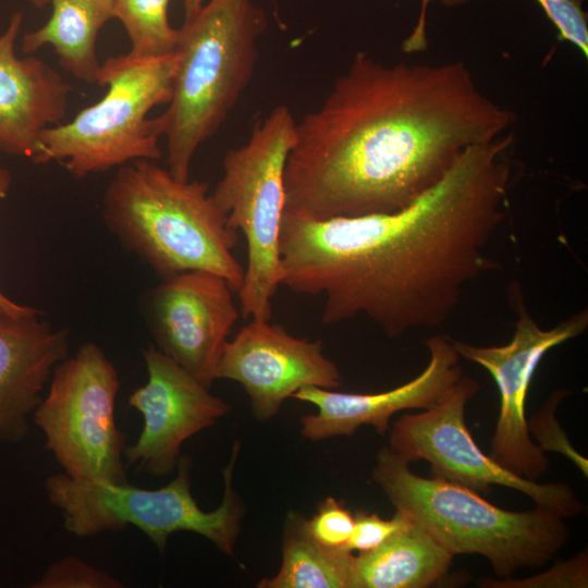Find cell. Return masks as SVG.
I'll use <instances>...</instances> for the list:
<instances>
[{"instance_id": "obj_11", "label": "cell", "mask_w": 588, "mask_h": 588, "mask_svg": "<svg viewBox=\"0 0 588 588\" xmlns=\"http://www.w3.org/2000/svg\"><path fill=\"white\" fill-rule=\"evenodd\" d=\"M509 298L517 320L507 344L478 346L453 340V345L460 357L481 366L491 375L500 393L490 457L517 476L537 480L548 471L549 460L529 433L525 413L527 392L543 356L587 330L588 310L573 314L546 330L527 311L518 284L510 285Z\"/></svg>"}, {"instance_id": "obj_29", "label": "cell", "mask_w": 588, "mask_h": 588, "mask_svg": "<svg viewBox=\"0 0 588 588\" xmlns=\"http://www.w3.org/2000/svg\"><path fill=\"white\" fill-rule=\"evenodd\" d=\"M0 307L14 316H24L39 311V309L16 304L0 291Z\"/></svg>"}, {"instance_id": "obj_28", "label": "cell", "mask_w": 588, "mask_h": 588, "mask_svg": "<svg viewBox=\"0 0 588 588\" xmlns=\"http://www.w3.org/2000/svg\"><path fill=\"white\" fill-rule=\"evenodd\" d=\"M433 0H421L420 13L418 21L413 28L412 33L402 42V50L405 53L421 52L428 47L427 38V9L429 3ZM443 5L455 7L465 3L467 0H438Z\"/></svg>"}, {"instance_id": "obj_10", "label": "cell", "mask_w": 588, "mask_h": 588, "mask_svg": "<svg viewBox=\"0 0 588 588\" xmlns=\"http://www.w3.org/2000/svg\"><path fill=\"white\" fill-rule=\"evenodd\" d=\"M479 391L478 382L464 376L440 402L397 419L390 434V449L407 463L425 460L433 476L486 492L502 486L530 498L536 506L563 518L578 515L584 505L565 483H540L517 476L483 453L465 422V407Z\"/></svg>"}, {"instance_id": "obj_19", "label": "cell", "mask_w": 588, "mask_h": 588, "mask_svg": "<svg viewBox=\"0 0 588 588\" xmlns=\"http://www.w3.org/2000/svg\"><path fill=\"white\" fill-rule=\"evenodd\" d=\"M50 4L46 24L22 37V51L30 54L49 45L63 70L86 84H97L101 64L96 40L114 17L113 0H52Z\"/></svg>"}, {"instance_id": "obj_18", "label": "cell", "mask_w": 588, "mask_h": 588, "mask_svg": "<svg viewBox=\"0 0 588 588\" xmlns=\"http://www.w3.org/2000/svg\"><path fill=\"white\" fill-rule=\"evenodd\" d=\"M453 558L409 518L380 547L355 556L350 588H426L446 574Z\"/></svg>"}, {"instance_id": "obj_24", "label": "cell", "mask_w": 588, "mask_h": 588, "mask_svg": "<svg viewBox=\"0 0 588 588\" xmlns=\"http://www.w3.org/2000/svg\"><path fill=\"white\" fill-rule=\"evenodd\" d=\"M558 30V40L575 46L588 57V20L584 0H535Z\"/></svg>"}, {"instance_id": "obj_5", "label": "cell", "mask_w": 588, "mask_h": 588, "mask_svg": "<svg viewBox=\"0 0 588 588\" xmlns=\"http://www.w3.org/2000/svg\"><path fill=\"white\" fill-rule=\"evenodd\" d=\"M408 464L383 448L372 480L395 511L424 527L453 555L480 554L495 575L510 578L519 569L544 566L568 540L564 518L548 509L507 511L461 483L418 476Z\"/></svg>"}, {"instance_id": "obj_22", "label": "cell", "mask_w": 588, "mask_h": 588, "mask_svg": "<svg viewBox=\"0 0 588 588\" xmlns=\"http://www.w3.org/2000/svg\"><path fill=\"white\" fill-rule=\"evenodd\" d=\"M32 588H123L124 584L76 555L50 564Z\"/></svg>"}, {"instance_id": "obj_13", "label": "cell", "mask_w": 588, "mask_h": 588, "mask_svg": "<svg viewBox=\"0 0 588 588\" xmlns=\"http://www.w3.org/2000/svg\"><path fill=\"white\" fill-rule=\"evenodd\" d=\"M143 357L147 382L127 400V407L142 415L143 428L123 457L136 473L166 476L176 469L184 442L213 426L231 406L156 346L145 347Z\"/></svg>"}, {"instance_id": "obj_12", "label": "cell", "mask_w": 588, "mask_h": 588, "mask_svg": "<svg viewBox=\"0 0 588 588\" xmlns=\"http://www.w3.org/2000/svg\"><path fill=\"white\" fill-rule=\"evenodd\" d=\"M233 292L221 275L193 270L162 279L140 299L156 347L208 388L238 318Z\"/></svg>"}, {"instance_id": "obj_7", "label": "cell", "mask_w": 588, "mask_h": 588, "mask_svg": "<svg viewBox=\"0 0 588 588\" xmlns=\"http://www.w3.org/2000/svg\"><path fill=\"white\" fill-rule=\"evenodd\" d=\"M175 66V52L107 58L97 79L108 88L105 96L71 121L42 131L33 162L57 161L74 177L84 179L137 159L159 160L160 134L148 113L169 103Z\"/></svg>"}, {"instance_id": "obj_32", "label": "cell", "mask_w": 588, "mask_h": 588, "mask_svg": "<svg viewBox=\"0 0 588 588\" xmlns=\"http://www.w3.org/2000/svg\"><path fill=\"white\" fill-rule=\"evenodd\" d=\"M27 1L30 2L36 8H44L47 4L52 2V0H27Z\"/></svg>"}, {"instance_id": "obj_20", "label": "cell", "mask_w": 588, "mask_h": 588, "mask_svg": "<svg viewBox=\"0 0 588 588\" xmlns=\"http://www.w3.org/2000/svg\"><path fill=\"white\" fill-rule=\"evenodd\" d=\"M282 562L278 573L261 579L259 588H350L355 555L331 548L309 532L307 518L289 512L283 526Z\"/></svg>"}, {"instance_id": "obj_3", "label": "cell", "mask_w": 588, "mask_h": 588, "mask_svg": "<svg viewBox=\"0 0 588 588\" xmlns=\"http://www.w3.org/2000/svg\"><path fill=\"white\" fill-rule=\"evenodd\" d=\"M208 184L180 181L155 160L119 167L102 198L106 226L162 279L193 270L224 278L234 292L244 268L232 254L237 231L215 205Z\"/></svg>"}, {"instance_id": "obj_17", "label": "cell", "mask_w": 588, "mask_h": 588, "mask_svg": "<svg viewBox=\"0 0 588 588\" xmlns=\"http://www.w3.org/2000/svg\"><path fill=\"white\" fill-rule=\"evenodd\" d=\"M22 24L17 11L0 36V151L33 161L42 131L65 118L72 88L49 64L16 54Z\"/></svg>"}, {"instance_id": "obj_21", "label": "cell", "mask_w": 588, "mask_h": 588, "mask_svg": "<svg viewBox=\"0 0 588 588\" xmlns=\"http://www.w3.org/2000/svg\"><path fill=\"white\" fill-rule=\"evenodd\" d=\"M170 0H113V15L131 41L130 54L154 58L175 51L179 30L168 19Z\"/></svg>"}, {"instance_id": "obj_4", "label": "cell", "mask_w": 588, "mask_h": 588, "mask_svg": "<svg viewBox=\"0 0 588 588\" xmlns=\"http://www.w3.org/2000/svg\"><path fill=\"white\" fill-rule=\"evenodd\" d=\"M267 26L265 11L253 0H207L177 29L172 96L155 118L175 179L189 180L197 149L218 132L249 84Z\"/></svg>"}, {"instance_id": "obj_9", "label": "cell", "mask_w": 588, "mask_h": 588, "mask_svg": "<svg viewBox=\"0 0 588 588\" xmlns=\"http://www.w3.org/2000/svg\"><path fill=\"white\" fill-rule=\"evenodd\" d=\"M119 373L94 342L81 345L53 369L34 424L63 473L85 482L128 483L126 436L115 421Z\"/></svg>"}, {"instance_id": "obj_1", "label": "cell", "mask_w": 588, "mask_h": 588, "mask_svg": "<svg viewBox=\"0 0 588 588\" xmlns=\"http://www.w3.org/2000/svg\"><path fill=\"white\" fill-rule=\"evenodd\" d=\"M514 145L506 132L469 146L394 212L316 219L284 209L281 285L321 295L324 324L364 316L390 338L442 324L465 287L499 267L487 248L506 218Z\"/></svg>"}, {"instance_id": "obj_23", "label": "cell", "mask_w": 588, "mask_h": 588, "mask_svg": "<svg viewBox=\"0 0 588 588\" xmlns=\"http://www.w3.org/2000/svg\"><path fill=\"white\" fill-rule=\"evenodd\" d=\"M566 394L565 390L552 393L543 407L528 421V429L530 436L532 433L537 440L536 444L543 452L551 451L565 455L587 477V458L574 449L555 418L556 407Z\"/></svg>"}, {"instance_id": "obj_25", "label": "cell", "mask_w": 588, "mask_h": 588, "mask_svg": "<svg viewBox=\"0 0 588 588\" xmlns=\"http://www.w3.org/2000/svg\"><path fill=\"white\" fill-rule=\"evenodd\" d=\"M310 535L331 548H346L354 528V515L332 497L317 506L316 514L307 519Z\"/></svg>"}, {"instance_id": "obj_30", "label": "cell", "mask_w": 588, "mask_h": 588, "mask_svg": "<svg viewBox=\"0 0 588 588\" xmlns=\"http://www.w3.org/2000/svg\"><path fill=\"white\" fill-rule=\"evenodd\" d=\"M12 184V175L10 171L0 166V198L7 197Z\"/></svg>"}, {"instance_id": "obj_8", "label": "cell", "mask_w": 588, "mask_h": 588, "mask_svg": "<svg viewBox=\"0 0 588 588\" xmlns=\"http://www.w3.org/2000/svg\"><path fill=\"white\" fill-rule=\"evenodd\" d=\"M295 125L287 106L274 107L243 145L225 154L223 174L210 194L229 225L246 238L247 265L237 292L246 320L270 321L272 298L281 285L284 170Z\"/></svg>"}, {"instance_id": "obj_26", "label": "cell", "mask_w": 588, "mask_h": 588, "mask_svg": "<svg viewBox=\"0 0 588 588\" xmlns=\"http://www.w3.org/2000/svg\"><path fill=\"white\" fill-rule=\"evenodd\" d=\"M408 522L409 518L397 511L391 519H383L377 513L357 512L354 515V528L346 549L359 553L371 551L405 527Z\"/></svg>"}, {"instance_id": "obj_16", "label": "cell", "mask_w": 588, "mask_h": 588, "mask_svg": "<svg viewBox=\"0 0 588 588\" xmlns=\"http://www.w3.org/2000/svg\"><path fill=\"white\" fill-rule=\"evenodd\" d=\"M42 311L14 316L0 307V443H17L54 367L69 356L66 329L40 319Z\"/></svg>"}, {"instance_id": "obj_14", "label": "cell", "mask_w": 588, "mask_h": 588, "mask_svg": "<svg viewBox=\"0 0 588 588\" xmlns=\"http://www.w3.org/2000/svg\"><path fill=\"white\" fill-rule=\"evenodd\" d=\"M217 379L240 383L260 421L272 419L302 388L342 385L340 369L323 354L321 341L296 338L269 320H249L226 342Z\"/></svg>"}, {"instance_id": "obj_27", "label": "cell", "mask_w": 588, "mask_h": 588, "mask_svg": "<svg viewBox=\"0 0 588 588\" xmlns=\"http://www.w3.org/2000/svg\"><path fill=\"white\" fill-rule=\"evenodd\" d=\"M498 583L513 584L507 587H587V555L583 553L541 576L522 580L505 578V580H498Z\"/></svg>"}, {"instance_id": "obj_2", "label": "cell", "mask_w": 588, "mask_h": 588, "mask_svg": "<svg viewBox=\"0 0 588 588\" xmlns=\"http://www.w3.org/2000/svg\"><path fill=\"white\" fill-rule=\"evenodd\" d=\"M515 119L463 61L388 64L357 51L322 103L296 121L284 209L316 219L397 211Z\"/></svg>"}, {"instance_id": "obj_15", "label": "cell", "mask_w": 588, "mask_h": 588, "mask_svg": "<svg viewBox=\"0 0 588 588\" xmlns=\"http://www.w3.org/2000/svg\"><path fill=\"white\" fill-rule=\"evenodd\" d=\"M429 363L414 379L378 393H344L305 387L292 397L315 405L316 414L301 418L302 436L311 441L352 436L368 425L383 436L391 417L403 409H427L443 400L463 377L453 340L433 335L425 340Z\"/></svg>"}, {"instance_id": "obj_6", "label": "cell", "mask_w": 588, "mask_h": 588, "mask_svg": "<svg viewBox=\"0 0 588 588\" xmlns=\"http://www.w3.org/2000/svg\"><path fill=\"white\" fill-rule=\"evenodd\" d=\"M240 444L233 445L231 460L223 469L224 492L220 505L206 512L191 490L192 460L181 455L175 477L158 489H144L111 482L77 481L64 473L45 480V492L59 510L65 530L88 538L136 527L163 554L169 537L191 531L212 542L225 555L234 556L241 531L244 505L233 488V470Z\"/></svg>"}, {"instance_id": "obj_31", "label": "cell", "mask_w": 588, "mask_h": 588, "mask_svg": "<svg viewBox=\"0 0 588 588\" xmlns=\"http://www.w3.org/2000/svg\"><path fill=\"white\" fill-rule=\"evenodd\" d=\"M207 0H183L185 19L193 16Z\"/></svg>"}]
</instances>
